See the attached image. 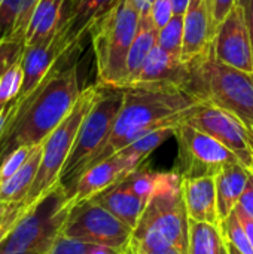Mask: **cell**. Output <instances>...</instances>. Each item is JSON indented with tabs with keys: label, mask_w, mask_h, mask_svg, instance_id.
<instances>
[{
	"label": "cell",
	"mask_w": 253,
	"mask_h": 254,
	"mask_svg": "<svg viewBox=\"0 0 253 254\" xmlns=\"http://www.w3.org/2000/svg\"><path fill=\"white\" fill-rule=\"evenodd\" d=\"M67 58L31 94L13 101L0 134V162L21 146L42 144L73 110L84 88L79 85L78 63L67 64Z\"/></svg>",
	"instance_id": "cell-1"
},
{
	"label": "cell",
	"mask_w": 253,
	"mask_h": 254,
	"mask_svg": "<svg viewBox=\"0 0 253 254\" xmlns=\"http://www.w3.org/2000/svg\"><path fill=\"white\" fill-rule=\"evenodd\" d=\"M122 106L113 129L94 164L110 158L140 137L186 122L200 97L180 85H134L122 88Z\"/></svg>",
	"instance_id": "cell-2"
},
{
	"label": "cell",
	"mask_w": 253,
	"mask_h": 254,
	"mask_svg": "<svg viewBox=\"0 0 253 254\" xmlns=\"http://www.w3.org/2000/svg\"><path fill=\"white\" fill-rule=\"evenodd\" d=\"M166 247H176L183 254H189V217L179 173H164L128 244L131 252H152Z\"/></svg>",
	"instance_id": "cell-3"
},
{
	"label": "cell",
	"mask_w": 253,
	"mask_h": 254,
	"mask_svg": "<svg viewBox=\"0 0 253 254\" xmlns=\"http://www.w3.org/2000/svg\"><path fill=\"white\" fill-rule=\"evenodd\" d=\"M140 13L130 0H116L91 27L89 37L100 86L124 88L128 54L139 28Z\"/></svg>",
	"instance_id": "cell-4"
},
{
	"label": "cell",
	"mask_w": 253,
	"mask_h": 254,
	"mask_svg": "<svg viewBox=\"0 0 253 254\" xmlns=\"http://www.w3.org/2000/svg\"><path fill=\"white\" fill-rule=\"evenodd\" d=\"M189 67V91L234 115L253 135V74L219 63L212 51Z\"/></svg>",
	"instance_id": "cell-5"
},
{
	"label": "cell",
	"mask_w": 253,
	"mask_h": 254,
	"mask_svg": "<svg viewBox=\"0 0 253 254\" xmlns=\"http://www.w3.org/2000/svg\"><path fill=\"white\" fill-rule=\"evenodd\" d=\"M72 207V199L58 183L27 208L13 231L0 244V254H49L63 234Z\"/></svg>",
	"instance_id": "cell-6"
},
{
	"label": "cell",
	"mask_w": 253,
	"mask_h": 254,
	"mask_svg": "<svg viewBox=\"0 0 253 254\" xmlns=\"http://www.w3.org/2000/svg\"><path fill=\"white\" fill-rule=\"evenodd\" d=\"M122 88H107L98 85L97 98L81 124L76 141L60 176V185L64 188L69 198L79 177L91 167L109 140L122 106Z\"/></svg>",
	"instance_id": "cell-7"
},
{
	"label": "cell",
	"mask_w": 253,
	"mask_h": 254,
	"mask_svg": "<svg viewBox=\"0 0 253 254\" xmlns=\"http://www.w3.org/2000/svg\"><path fill=\"white\" fill-rule=\"evenodd\" d=\"M98 94V85H89L84 88L78 103L69 116L46 137L42 143V161L37 176L25 198V205L30 207L42 196H45L54 186L60 183L61 171L70 156L73 144L76 141L81 124L91 109Z\"/></svg>",
	"instance_id": "cell-8"
},
{
	"label": "cell",
	"mask_w": 253,
	"mask_h": 254,
	"mask_svg": "<svg viewBox=\"0 0 253 254\" xmlns=\"http://www.w3.org/2000/svg\"><path fill=\"white\" fill-rule=\"evenodd\" d=\"M63 235L89 244L125 250L131 241L133 228L100 204L88 199L72 207Z\"/></svg>",
	"instance_id": "cell-9"
},
{
	"label": "cell",
	"mask_w": 253,
	"mask_h": 254,
	"mask_svg": "<svg viewBox=\"0 0 253 254\" xmlns=\"http://www.w3.org/2000/svg\"><path fill=\"white\" fill-rule=\"evenodd\" d=\"M179 144L182 177L218 176L225 167L242 164L239 158L210 134L189 125L180 124L174 134Z\"/></svg>",
	"instance_id": "cell-10"
},
{
	"label": "cell",
	"mask_w": 253,
	"mask_h": 254,
	"mask_svg": "<svg viewBox=\"0 0 253 254\" xmlns=\"http://www.w3.org/2000/svg\"><path fill=\"white\" fill-rule=\"evenodd\" d=\"M186 122L222 143L253 173V135L246 125L227 110L203 101L194 109Z\"/></svg>",
	"instance_id": "cell-11"
},
{
	"label": "cell",
	"mask_w": 253,
	"mask_h": 254,
	"mask_svg": "<svg viewBox=\"0 0 253 254\" xmlns=\"http://www.w3.org/2000/svg\"><path fill=\"white\" fill-rule=\"evenodd\" d=\"M210 51L219 63L253 74V42L239 3L218 27Z\"/></svg>",
	"instance_id": "cell-12"
},
{
	"label": "cell",
	"mask_w": 253,
	"mask_h": 254,
	"mask_svg": "<svg viewBox=\"0 0 253 254\" xmlns=\"http://www.w3.org/2000/svg\"><path fill=\"white\" fill-rule=\"evenodd\" d=\"M73 54L75 52H72L67 45L63 27H60L51 39L25 46L21 57L24 82L19 97H27L31 94L64 58Z\"/></svg>",
	"instance_id": "cell-13"
},
{
	"label": "cell",
	"mask_w": 253,
	"mask_h": 254,
	"mask_svg": "<svg viewBox=\"0 0 253 254\" xmlns=\"http://www.w3.org/2000/svg\"><path fill=\"white\" fill-rule=\"evenodd\" d=\"M137 167L130 158L122 153H115L110 158L91 165L78 180L70 199L75 204L88 201L103 190L109 189L115 183L121 182L124 177L136 171Z\"/></svg>",
	"instance_id": "cell-14"
},
{
	"label": "cell",
	"mask_w": 253,
	"mask_h": 254,
	"mask_svg": "<svg viewBox=\"0 0 253 254\" xmlns=\"http://www.w3.org/2000/svg\"><path fill=\"white\" fill-rule=\"evenodd\" d=\"M183 51L182 61L194 64L209 54L213 42V31L206 0H191L183 15Z\"/></svg>",
	"instance_id": "cell-15"
},
{
	"label": "cell",
	"mask_w": 253,
	"mask_h": 254,
	"mask_svg": "<svg viewBox=\"0 0 253 254\" xmlns=\"http://www.w3.org/2000/svg\"><path fill=\"white\" fill-rule=\"evenodd\" d=\"M191 67L182 60L164 52L158 45L145 60L137 76L128 86L134 85H180L189 83ZM189 89V88H188Z\"/></svg>",
	"instance_id": "cell-16"
},
{
	"label": "cell",
	"mask_w": 253,
	"mask_h": 254,
	"mask_svg": "<svg viewBox=\"0 0 253 254\" xmlns=\"http://www.w3.org/2000/svg\"><path fill=\"white\" fill-rule=\"evenodd\" d=\"M182 193L189 220L221 226L216 177H182Z\"/></svg>",
	"instance_id": "cell-17"
},
{
	"label": "cell",
	"mask_w": 253,
	"mask_h": 254,
	"mask_svg": "<svg viewBox=\"0 0 253 254\" xmlns=\"http://www.w3.org/2000/svg\"><path fill=\"white\" fill-rule=\"evenodd\" d=\"M116 0H70L63 30L67 45L72 52H78L82 40L89 34L94 22L106 12Z\"/></svg>",
	"instance_id": "cell-18"
},
{
	"label": "cell",
	"mask_w": 253,
	"mask_h": 254,
	"mask_svg": "<svg viewBox=\"0 0 253 254\" xmlns=\"http://www.w3.org/2000/svg\"><path fill=\"white\" fill-rule=\"evenodd\" d=\"M91 199L104 207L107 211H110L113 216H116L133 229L136 228L142 213L148 205V201H145L134 192L127 177Z\"/></svg>",
	"instance_id": "cell-19"
},
{
	"label": "cell",
	"mask_w": 253,
	"mask_h": 254,
	"mask_svg": "<svg viewBox=\"0 0 253 254\" xmlns=\"http://www.w3.org/2000/svg\"><path fill=\"white\" fill-rule=\"evenodd\" d=\"M69 4L70 0H39L25 36V46L51 39L63 25Z\"/></svg>",
	"instance_id": "cell-20"
},
{
	"label": "cell",
	"mask_w": 253,
	"mask_h": 254,
	"mask_svg": "<svg viewBox=\"0 0 253 254\" xmlns=\"http://www.w3.org/2000/svg\"><path fill=\"white\" fill-rule=\"evenodd\" d=\"M249 171L242 164H233L225 167L216 176V192H218V213L219 222H225L228 216L239 205L240 198L248 185Z\"/></svg>",
	"instance_id": "cell-21"
},
{
	"label": "cell",
	"mask_w": 253,
	"mask_h": 254,
	"mask_svg": "<svg viewBox=\"0 0 253 254\" xmlns=\"http://www.w3.org/2000/svg\"><path fill=\"white\" fill-rule=\"evenodd\" d=\"M39 0H0V40L25 43Z\"/></svg>",
	"instance_id": "cell-22"
},
{
	"label": "cell",
	"mask_w": 253,
	"mask_h": 254,
	"mask_svg": "<svg viewBox=\"0 0 253 254\" xmlns=\"http://www.w3.org/2000/svg\"><path fill=\"white\" fill-rule=\"evenodd\" d=\"M42 161V144L36 146L27 162L6 182L0 185V202H24L37 176Z\"/></svg>",
	"instance_id": "cell-23"
},
{
	"label": "cell",
	"mask_w": 253,
	"mask_h": 254,
	"mask_svg": "<svg viewBox=\"0 0 253 254\" xmlns=\"http://www.w3.org/2000/svg\"><path fill=\"white\" fill-rule=\"evenodd\" d=\"M157 36H158V30L152 24L149 13L140 15L139 28H137L134 42H133V45L130 48V54H128V61H127L128 76H127L125 86H128L134 80V77L137 76L139 70L142 68L145 60L148 58L151 51L157 46Z\"/></svg>",
	"instance_id": "cell-24"
},
{
	"label": "cell",
	"mask_w": 253,
	"mask_h": 254,
	"mask_svg": "<svg viewBox=\"0 0 253 254\" xmlns=\"http://www.w3.org/2000/svg\"><path fill=\"white\" fill-rule=\"evenodd\" d=\"M224 246L221 226L189 220V254H222Z\"/></svg>",
	"instance_id": "cell-25"
},
{
	"label": "cell",
	"mask_w": 253,
	"mask_h": 254,
	"mask_svg": "<svg viewBox=\"0 0 253 254\" xmlns=\"http://www.w3.org/2000/svg\"><path fill=\"white\" fill-rule=\"evenodd\" d=\"M176 128L177 127H166V128L155 129V131L140 137L139 140L133 141L131 144H128L127 147L119 150V153H122L124 156L130 158L137 167H142L143 161L152 152H155L160 146H163L169 138L174 137Z\"/></svg>",
	"instance_id": "cell-26"
},
{
	"label": "cell",
	"mask_w": 253,
	"mask_h": 254,
	"mask_svg": "<svg viewBox=\"0 0 253 254\" xmlns=\"http://www.w3.org/2000/svg\"><path fill=\"white\" fill-rule=\"evenodd\" d=\"M183 15H174L163 28L158 30L157 45L167 54L182 60L183 51Z\"/></svg>",
	"instance_id": "cell-27"
},
{
	"label": "cell",
	"mask_w": 253,
	"mask_h": 254,
	"mask_svg": "<svg viewBox=\"0 0 253 254\" xmlns=\"http://www.w3.org/2000/svg\"><path fill=\"white\" fill-rule=\"evenodd\" d=\"M124 250H116L104 246L89 244L67 235H60L54 243L49 254H121Z\"/></svg>",
	"instance_id": "cell-28"
},
{
	"label": "cell",
	"mask_w": 253,
	"mask_h": 254,
	"mask_svg": "<svg viewBox=\"0 0 253 254\" xmlns=\"http://www.w3.org/2000/svg\"><path fill=\"white\" fill-rule=\"evenodd\" d=\"M24 71L21 60L16 61L0 76V106L15 101L22 89Z\"/></svg>",
	"instance_id": "cell-29"
},
{
	"label": "cell",
	"mask_w": 253,
	"mask_h": 254,
	"mask_svg": "<svg viewBox=\"0 0 253 254\" xmlns=\"http://www.w3.org/2000/svg\"><path fill=\"white\" fill-rule=\"evenodd\" d=\"M221 231L227 243L231 244L237 252L242 254H253V247L248 238V234L234 211L225 222L221 223Z\"/></svg>",
	"instance_id": "cell-30"
},
{
	"label": "cell",
	"mask_w": 253,
	"mask_h": 254,
	"mask_svg": "<svg viewBox=\"0 0 253 254\" xmlns=\"http://www.w3.org/2000/svg\"><path fill=\"white\" fill-rule=\"evenodd\" d=\"M27 208L25 202H0V244L13 231Z\"/></svg>",
	"instance_id": "cell-31"
},
{
	"label": "cell",
	"mask_w": 253,
	"mask_h": 254,
	"mask_svg": "<svg viewBox=\"0 0 253 254\" xmlns=\"http://www.w3.org/2000/svg\"><path fill=\"white\" fill-rule=\"evenodd\" d=\"M36 146H21L12 150L1 162H0V185L10 179L31 156Z\"/></svg>",
	"instance_id": "cell-32"
},
{
	"label": "cell",
	"mask_w": 253,
	"mask_h": 254,
	"mask_svg": "<svg viewBox=\"0 0 253 254\" xmlns=\"http://www.w3.org/2000/svg\"><path fill=\"white\" fill-rule=\"evenodd\" d=\"M236 3H237V0H206L207 9H209V15H210L213 37L216 34L218 27L228 16V13L233 10Z\"/></svg>",
	"instance_id": "cell-33"
},
{
	"label": "cell",
	"mask_w": 253,
	"mask_h": 254,
	"mask_svg": "<svg viewBox=\"0 0 253 254\" xmlns=\"http://www.w3.org/2000/svg\"><path fill=\"white\" fill-rule=\"evenodd\" d=\"M149 16L157 30L163 28L174 16L171 1L170 0H155L149 10Z\"/></svg>",
	"instance_id": "cell-34"
},
{
	"label": "cell",
	"mask_w": 253,
	"mask_h": 254,
	"mask_svg": "<svg viewBox=\"0 0 253 254\" xmlns=\"http://www.w3.org/2000/svg\"><path fill=\"white\" fill-rule=\"evenodd\" d=\"M239 205L253 217V173H251L249 176V180H248V185L245 188V192L240 198V202Z\"/></svg>",
	"instance_id": "cell-35"
},
{
	"label": "cell",
	"mask_w": 253,
	"mask_h": 254,
	"mask_svg": "<svg viewBox=\"0 0 253 254\" xmlns=\"http://www.w3.org/2000/svg\"><path fill=\"white\" fill-rule=\"evenodd\" d=\"M234 213L237 214L239 220L242 222V225H243V228H245V231L248 234V238H249V241H251V244H252L253 247V217L251 214H248L240 205H237L234 208Z\"/></svg>",
	"instance_id": "cell-36"
},
{
	"label": "cell",
	"mask_w": 253,
	"mask_h": 254,
	"mask_svg": "<svg viewBox=\"0 0 253 254\" xmlns=\"http://www.w3.org/2000/svg\"><path fill=\"white\" fill-rule=\"evenodd\" d=\"M237 3L243 9V13H245V18H246V22H248L253 42V0H237Z\"/></svg>",
	"instance_id": "cell-37"
},
{
	"label": "cell",
	"mask_w": 253,
	"mask_h": 254,
	"mask_svg": "<svg viewBox=\"0 0 253 254\" xmlns=\"http://www.w3.org/2000/svg\"><path fill=\"white\" fill-rule=\"evenodd\" d=\"M12 107H13V101H12V103H9V104H3V106H0V134L3 132L4 125H6V122H7L9 116H10Z\"/></svg>",
	"instance_id": "cell-38"
},
{
	"label": "cell",
	"mask_w": 253,
	"mask_h": 254,
	"mask_svg": "<svg viewBox=\"0 0 253 254\" xmlns=\"http://www.w3.org/2000/svg\"><path fill=\"white\" fill-rule=\"evenodd\" d=\"M130 1H131V4L139 10V13L143 15V13H149V10H151V7H152V3H154L155 0H130Z\"/></svg>",
	"instance_id": "cell-39"
},
{
	"label": "cell",
	"mask_w": 253,
	"mask_h": 254,
	"mask_svg": "<svg viewBox=\"0 0 253 254\" xmlns=\"http://www.w3.org/2000/svg\"><path fill=\"white\" fill-rule=\"evenodd\" d=\"M170 1H171L174 15H185L191 0H170Z\"/></svg>",
	"instance_id": "cell-40"
},
{
	"label": "cell",
	"mask_w": 253,
	"mask_h": 254,
	"mask_svg": "<svg viewBox=\"0 0 253 254\" xmlns=\"http://www.w3.org/2000/svg\"><path fill=\"white\" fill-rule=\"evenodd\" d=\"M127 250L131 254H183L179 249L176 247H166V249H161V250H152V252H131L128 247Z\"/></svg>",
	"instance_id": "cell-41"
},
{
	"label": "cell",
	"mask_w": 253,
	"mask_h": 254,
	"mask_svg": "<svg viewBox=\"0 0 253 254\" xmlns=\"http://www.w3.org/2000/svg\"><path fill=\"white\" fill-rule=\"evenodd\" d=\"M225 241H227V240H225ZM227 244H228V243H227ZM228 249H230V254H242L240 252H237V250H236V249H234L231 244H228Z\"/></svg>",
	"instance_id": "cell-42"
},
{
	"label": "cell",
	"mask_w": 253,
	"mask_h": 254,
	"mask_svg": "<svg viewBox=\"0 0 253 254\" xmlns=\"http://www.w3.org/2000/svg\"><path fill=\"white\" fill-rule=\"evenodd\" d=\"M224 240H225V238H224ZM222 254H230V249H228V244H227V241H225V246H224Z\"/></svg>",
	"instance_id": "cell-43"
},
{
	"label": "cell",
	"mask_w": 253,
	"mask_h": 254,
	"mask_svg": "<svg viewBox=\"0 0 253 254\" xmlns=\"http://www.w3.org/2000/svg\"><path fill=\"white\" fill-rule=\"evenodd\" d=\"M121 254H131V253H130V252H128L127 249H125V250H124V252H122V253H121Z\"/></svg>",
	"instance_id": "cell-44"
}]
</instances>
